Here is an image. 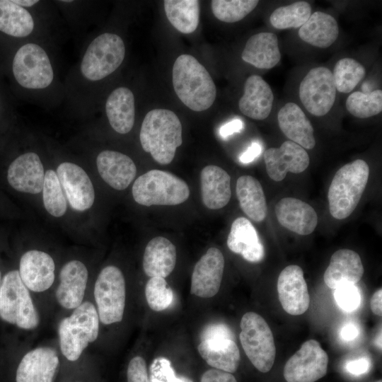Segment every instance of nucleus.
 <instances>
[{
	"label": "nucleus",
	"mask_w": 382,
	"mask_h": 382,
	"mask_svg": "<svg viewBox=\"0 0 382 382\" xmlns=\"http://www.w3.org/2000/svg\"><path fill=\"white\" fill-rule=\"evenodd\" d=\"M347 110L358 118H368L382 111V91L377 89L364 93L355 91L351 93L345 103Z\"/></svg>",
	"instance_id": "obj_39"
},
{
	"label": "nucleus",
	"mask_w": 382,
	"mask_h": 382,
	"mask_svg": "<svg viewBox=\"0 0 382 382\" xmlns=\"http://www.w3.org/2000/svg\"><path fill=\"white\" fill-rule=\"evenodd\" d=\"M240 327L239 339L246 356L258 371L268 372L276 357V347L270 326L259 314L247 312L241 318Z\"/></svg>",
	"instance_id": "obj_7"
},
{
	"label": "nucleus",
	"mask_w": 382,
	"mask_h": 382,
	"mask_svg": "<svg viewBox=\"0 0 382 382\" xmlns=\"http://www.w3.org/2000/svg\"><path fill=\"white\" fill-rule=\"evenodd\" d=\"M202 200L209 209L224 207L231 196V178L228 173L219 166L209 165L201 172Z\"/></svg>",
	"instance_id": "obj_27"
},
{
	"label": "nucleus",
	"mask_w": 382,
	"mask_h": 382,
	"mask_svg": "<svg viewBox=\"0 0 382 382\" xmlns=\"http://www.w3.org/2000/svg\"><path fill=\"white\" fill-rule=\"evenodd\" d=\"M139 139L144 151L156 162L169 164L183 143L181 122L170 110H151L144 118Z\"/></svg>",
	"instance_id": "obj_2"
},
{
	"label": "nucleus",
	"mask_w": 382,
	"mask_h": 382,
	"mask_svg": "<svg viewBox=\"0 0 382 382\" xmlns=\"http://www.w3.org/2000/svg\"><path fill=\"white\" fill-rule=\"evenodd\" d=\"M42 199L45 209L52 216H63L67 208L66 196L57 173L48 170L45 173L42 187Z\"/></svg>",
	"instance_id": "obj_38"
},
{
	"label": "nucleus",
	"mask_w": 382,
	"mask_h": 382,
	"mask_svg": "<svg viewBox=\"0 0 382 382\" xmlns=\"http://www.w3.org/2000/svg\"><path fill=\"white\" fill-rule=\"evenodd\" d=\"M279 127L291 141L304 149L316 145L313 126L300 107L294 103H286L277 114Z\"/></svg>",
	"instance_id": "obj_26"
},
{
	"label": "nucleus",
	"mask_w": 382,
	"mask_h": 382,
	"mask_svg": "<svg viewBox=\"0 0 382 382\" xmlns=\"http://www.w3.org/2000/svg\"><path fill=\"white\" fill-rule=\"evenodd\" d=\"M150 382H193L190 378L178 376L171 362L166 357L154 359L149 367Z\"/></svg>",
	"instance_id": "obj_42"
},
{
	"label": "nucleus",
	"mask_w": 382,
	"mask_h": 382,
	"mask_svg": "<svg viewBox=\"0 0 382 382\" xmlns=\"http://www.w3.org/2000/svg\"><path fill=\"white\" fill-rule=\"evenodd\" d=\"M256 0H213L211 3L214 16L226 23L242 20L258 4Z\"/></svg>",
	"instance_id": "obj_40"
},
{
	"label": "nucleus",
	"mask_w": 382,
	"mask_h": 382,
	"mask_svg": "<svg viewBox=\"0 0 382 382\" xmlns=\"http://www.w3.org/2000/svg\"><path fill=\"white\" fill-rule=\"evenodd\" d=\"M339 27L330 14L316 11L300 27L299 37L305 42L319 48H328L337 40Z\"/></svg>",
	"instance_id": "obj_32"
},
{
	"label": "nucleus",
	"mask_w": 382,
	"mask_h": 382,
	"mask_svg": "<svg viewBox=\"0 0 382 382\" xmlns=\"http://www.w3.org/2000/svg\"><path fill=\"white\" fill-rule=\"evenodd\" d=\"M364 274V267L359 254L349 249H340L330 257L323 279L335 289L344 284H355Z\"/></svg>",
	"instance_id": "obj_23"
},
{
	"label": "nucleus",
	"mask_w": 382,
	"mask_h": 382,
	"mask_svg": "<svg viewBox=\"0 0 382 382\" xmlns=\"http://www.w3.org/2000/svg\"><path fill=\"white\" fill-rule=\"evenodd\" d=\"M328 356L316 340L303 342L286 361L283 375L287 382H315L328 371Z\"/></svg>",
	"instance_id": "obj_12"
},
{
	"label": "nucleus",
	"mask_w": 382,
	"mask_h": 382,
	"mask_svg": "<svg viewBox=\"0 0 382 382\" xmlns=\"http://www.w3.org/2000/svg\"><path fill=\"white\" fill-rule=\"evenodd\" d=\"M277 221L285 228L301 236L313 232L318 224L315 209L308 203L294 197H284L275 205Z\"/></svg>",
	"instance_id": "obj_21"
},
{
	"label": "nucleus",
	"mask_w": 382,
	"mask_h": 382,
	"mask_svg": "<svg viewBox=\"0 0 382 382\" xmlns=\"http://www.w3.org/2000/svg\"><path fill=\"white\" fill-rule=\"evenodd\" d=\"M0 318L26 330H34L39 325L37 310L18 270L7 272L1 280Z\"/></svg>",
	"instance_id": "obj_6"
},
{
	"label": "nucleus",
	"mask_w": 382,
	"mask_h": 382,
	"mask_svg": "<svg viewBox=\"0 0 382 382\" xmlns=\"http://www.w3.org/2000/svg\"><path fill=\"white\" fill-rule=\"evenodd\" d=\"M132 196L141 205H177L190 196L187 184L166 171L151 170L140 175L132 185Z\"/></svg>",
	"instance_id": "obj_5"
},
{
	"label": "nucleus",
	"mask_w": 382,
	"mask_h": 382,
	"mask_svg": "<svg viewBox=\"0 0 382 382\" xmlns=\"http://www.w3.org/2000/svg\"><path fill=\"white\" fill-rule=\"evenodd\" d=\"M127 382H150L146 361L140 356L134 357L129 362L127 369Z\"/></svg>",
	"instance_id": "obj_44"
},
{
	"label": "nucleus",
	"mask_w": 382,
	"mask_h": 382,
	"mask_svg": "<svg viewBox=\"0 0 382 382\" xmlns=\"http://www.w3.org/2000/svg\"><path fill=\"white\" fill-rule=\"evenodd\" d=\"M244 127L243 122L240 119H234L221 127L219 134L226 139L234 133L240 132Z\"/></svg>",
	"instance_id": "obj_49"
},
{
	"label": "nucleus",
	"mask_w": 382,
	"mask_h": 382,
	"mask_svg": "<svg viewBox=\"0 0 382 382\" xmlns=\"http://www.w3.org/2000/svg\"><path fill=\"white\" fill-rule=\"evenodd\" d=\"M93 295L100 321L104 325L120 322L126 301V286L122 271L114 265L104 267L96 279Z\"/></svg>",
	"instance_id": "obj_9"
},
{
	"label": "nucleus",
	"mask_w": 382,
	"mask_h": 382,
	"mask_svg": "<svg viewBox=\"0 0 382 382\" xmlns=\"http://www.w3.org/2000/svg\"><path fill=\"white\" fill-rule=\"evenodd\" d=\"M57 174L70 206L79 212L90 209L95 192L85 170L75 163L64 162L57 167Z\"/></svg>",
	"instance_id": "obj_16"
},
{
	"label": "nucleus",
	"mask_w": 382,
	"mask_h": 382,
	"mask_svg": "<svg viewBox=\"0 0 382 382\" xmlns=\"http://www.w3.org/2000/svg\"><path fill=\"white\" fill-rule=\"evenodd\" d=\"M173 85L181 102L193 111L200 112L214 103L216 88L205 67L193 56L180 55L173 66Z\"/></svg>",
	"instance_id": "obj_1"
},
{
	"label": "nucleus",
	"mask_w": 382,
	"mask_h": 382,
	"mask_svg": "<svg viewBox=\"0 0 382 382\" xmlns=\"http://www.w3.org/2000/svg\"><path fill=\"white\" fill-rule=\"evenodd\" d=\"M13 2L16 4L24 8V7H30L37 3V0H13Z\"/></svg>",
	"instance_id": "obj_52"
},
{
	"label": "nucleus",
	"mask_w": 382,
	"mask_h": 382,
	"mask_svg": "<svg viewBox=\"0 0 382 382\" xmlns=\"http://www.w3.org/2000/svg\"><path fill=\"white\" fill-rule=\"evenodd\" d=\"M311 15L309 3L300 1L276 8L270 15L272 25L279 30L302 26Z\"/></svg>",
	"instance_id": "obj_36"
},
{
	"label": "nucleus",
	"mask_w": 382,
	"mask_h": 382,
	"mask_svg": "<svg viewBox=\"0 0 382 382\" xmlns=\"http://www.w3.org/2000/svg\"><path fill=\"white\" fill-rule=\"evenodd\" d=\"M31 14L13 1L0 0V31L6 35L23 37L34 29Z\"/></svg>",
	"instance_id": "obj_34"
},
{
	"label": "nucleus",
	"mask_w": 382,
	"mask_h": 382,
	"mask_svg": "<svg viewBox=\"0 0 382 382\" xmlns=\"http://www.w3.org/2000/svg\"><path fill=\"white\" fill-rule=\"evenodd\" d=\"M334 298L338 306L347 312H352L361 303V294L355 284H344L335 289Z\"/></svg>",
	"instance_id": "obj_43"
},
{
	"label": "nucleus",
	"mask_w": 382,
	"mask_h": 382,
	"mask_svg": "<svg viewBox=\"0 0 382 382\" xmlns=\"http://www.w3.org/2000/svg\"><path fill=\"white\" fill-rule=\"evenodd\" d=\"M88 277L86 267L79 260H70L63 265L55 294L60 306L74 310L83 303Z\"/></svg>",
	"instance_id": "obj_19"
},
{
	"label": "nucleus",
	"mask_w": 382,
	"mask_h": 382,
	"mask_svg": "<svg viewBox=\"0 0 382 382\" xmlns=\"http://www.w3.org/2000/svg\"><path fill=\"white\" fill-rule=\"evenodd\" d=\"M105 112L112 128L120 134L131 131L134 123L135 108L133 93L126 87L115 89L105 103Z\"/></svg>",
	"instance_id": "obj_31"
},
{
	"label": "nucleus",
	"mask_w": 382,
	"mask_h": 382,
	"mask_svg": "<svg viewBox=\"0 0 382 382\" xmlns=\"http://www.w3.org/2000/svg\"><path fill=\"white\" fill-rule=\"evenodd\" d=\"M277 292L283 309L292 316L304 313L310 305V295L303 276L299 265L286 266L280 272L277 279Z\"/></svg>",
	"instance_id": "obj_13"
},
{
	"label": "nucleus",
	"mask_w": 382,
	"mask_h": 382,
	"mask_svg": "<svg viewBox=\"0 0 382 382\" xmlns=\"http://www.w3.org/2000/svg\"><path fill=\"white\" fill-rule=\"evenodd\" d=\"M145 296L151 309L161 311L170 306L174 295L165 278L154 277H151L146 284Z\"/></svg>",
	"instance_id": "obj_41"
},
{
	"label": "nucleus",
	"mask_w": 382,
	"mask_h": 382,
	"mask_svg": "<svg viewBox=\"0 0 382 382\" xmlns=\"http://www.w3.org/2000/svg\"><path fill=\"white\" fill-rule=\"evenodd\" d=\"M230 250L250 262H259L265 255V248L252 223L245 217L236 219L227 238Z\"/></svg>",
	"instance_id": "obj_25"
},
{
	"label": "nucleus",
	"mask_w": 382,
	"mask_h": 382,
	"mask_svg": "<svg viewBox=\"0 0 382 382\" xmlns=\"http://www.w3.org/2000/svg\"><path fill=\"white\" fill-rule=\"evenodd\" d=\"M381 382V381H380Z\"/></svg>",
	"instance_id": "obj_54"
},
{
	"label": "nucleus",
	"mask_w": 382,
	"mask_h": 382,
	"mask_svg": "<svg viewBox=\"0 0 382 382\" xmlns=\"http://www.w3.org/2000/svg\"><path fill=\"white\" fill-rule=\"evenodd\" d=\"M236 192L243 212L252 220L262 221L267 207L260 183L251 175H242L237 180Z\"/></svg>",
	"instance_id": "obj_33"
},
{
	"label": "nucleus",
	"mask_w": 382,
	"mask_h": 382,
	"mask_svg": "<svg viewBox=\"0 0 382 382\" xmlns=\"http://www.w3.org/2000/svg\"><path fill=\"white\" fill-rule=\"evenodd\" d=\"M54 270V262L48 253L30 250L21 256L18 272L25 286L33 292L40 293L52 285Z\"/></svg>",
	"instance_id": "obj_18"
},
{
	"label": "nucleus",
	"mask_w": 382,
	"mask_h": 382,
	"mask_svg": "<svg viewBox=\"0 0 382 382\" xmlns=\"http://www.w3.org/2000/svg\"><path fill=\"white\" fill-rule=\"evenodd\" d=\"M200 382H237V381L231 373L211 369L202 374Z\"/></svg>",
	"instance_id": "obj_46"
},
{
	"label": "nucleus",
	"mask_w": 382,
	"mask_h": 382,
	"mask_svg": "<svg viewBox=\"0 0 382 382\" xmlns=\"http://www.w3.org/2000/svg\"><path fill=\"white\" fill-rule=\"evenodd\" d=\"M262 153V146L258 142H253L239 156V161L246 164L253 162Z\"/></svg>",
	"instance_id": "obj_48"
},
{
	"label": "nucleus",
	"mask_w": 382,
	"mask_h": 382,
	"mask_svg": "<svg viewBox=\"0 0 382 382\" xmlns=\"http://www.w3.org/2000/svg\"><path fill=\"white\" fill-rule=\"evenodd\" d=\"M45 172L39 156L28 152L17 157L9 166L7 179L16 190L37 194L42 190Z\"/></svg>",
	"instance_id": "obj_20"
},
{
	"label": "nucleus",
	"mask_w": 382,
	"mask_h": 382,
	"mask_svg": "<svg viewBox=\"0 0 382 382\" xmlns=\"http://www.w3.org/2000/svg\"><path fill=\"white\" fill-rule=\"evenodd\" d=\"M359 334V330L354 324L345 325L340 331L341 337L346 341L354 340Z\"/></svg>",
	"instance_id": "obj_51"
},
{
	"label": "nucleus",
	"mask_w": 382,
	"mask_h": 382,
	"mask_svg": "<svg viewBox=\"0 0 382 382\" xmlns=\"http://www.w3.org/2000/svg\"><path fill=\"white\" fill-rule=\"evenodd\" d=\"M241 58L257 69L273 68L281 59L277 35L270 32L253 35L246 42Z\"/></svg>",
	"instance_id": "obj_28"
},
{
	"label": "nucleus",
	"mask_w": 382,
	"mask_h": 382,
	"mask_svg": "<svg viewBox=\"0 0 382 382\" xmlns=\"http://www.w3.org/2000/svg\"><path fill=\"white\" fill-rule=\"evenodd\" d=\"M197 349L201 357L214 369L232 374L238 368L240 351L233 340H201Z\"/></svg>",
	"instance_id": "obj_30"
},
{
	"label": "nucleus",
	"mask_w": 382,
	"mask_h": 382,
	"mask_svg": "<svg viewBox=\"0 0 382 382\" xmlns=\"http://www.w3.org/2000/svg\"><path fill=\"white\" fill-rule=\"evenodd\" d=\"M211 339H231L234 340L232 330L226 324L212 323L206 326L201 334V340Z\"/></svg>",
	"instance_id": "obj_45"
},
{
	"label": "nucleus",
	"mask_w": 382,
	"mask_h": 382,
	"mask_svg": "<svg viewBox=\"0 0 382 382\" xmlns=\"http://www.w3.org/2000/svg\"><path fill=\"white\" fill-rule=\"evenodd\" d=\"M96 164L103 180L117 190L126 189L137 173V167L132 158L118 151H101L97 156Z\"/></svg>",
	"instance_id": "obj_22"
},
{
	"label": "nucleus",
	"mask_w": 382,
	"mask_h": 382,
	"mask_svg": "<svg viewBox=\"0 0 382 382\" xmlns=\"http://www.w3.org/2000/svg\"><path fill=\"white\" fill-rule=\"evenodd\" d=\"M299 98L305 108L313 115H325L332 108L336 88L332 71L327 67L311 69L299 85Z\"/></svg>",
	"instance_id": "obj_11"
},
{
	"label": "nucleus",
	"mask_w": 382,
	"mask_h": 382,
	"mask_svg": "<svg viewBox=\"0 0 382 382\" xmlns=\"http://www.w3.org/2000/svg\"><path fill=\"white\" fill-rule=\"evenodd\" d=\"M99 317L96 306L83 302L71 314L61 320L58 335L61 352L70 361H77L89 343L98 338Z\"/></svg>",
	"instance_id": "obj_4"
},
{
	"label": "nucleus",
	"mask_w": 382,
	"mask_h": 382,
	"mask_svg": "<svg viewBox=\"0 0 382 382\" xmlns=\"http://www.w3.org/2000/svg\"><path fill=\"white\" fill-rule=\"evenodd\" d=\"M1 272H0V289H1Z\"/></svg>",
	"instance_id": "obj_53"
},
{
	"label": "nucleus",
	"mask_w": 382,
	"mask_h": 382,
	"mask_svg": "<svg viewBox=\"0 0 382 382\" xmlns=\"http://www.w3.org/2000/svg\"><path fill=\"white\" fill-rule=\"evenodd\" d=\"M175 246L166 238L157 236L146 245L143 256L144 273L150 277H168L176 263Z\"/></svg>",
	"instance_id": "obj_29"
},
{
	"label": "nucleus",
	"mask_w": 382,
	"mask_h": 382,
	"mask_svg": "<svg viewBox=\"0 0 382 382\" xmlns=\"http://www.w3.org/2000/svg\"><path fill=\"white\" fill-rule=\"evenodd\" d=\"M225 261L216 248L208 249L195 264L191 277L190 293L201 298H211L219 291Z\"/></svg>",
	"instance_id": "obj_15"
},
{
	"label": "nucleus",
	"mask_w": 382,
	"mask_h": 382,
	"mask_svg": "<svg viewBox=\"0 0 382 382\" xmlns=\"http://www.w3.org/2000/svg\"><path fill=\"white\" fill-rule=\"evenodd\" d=\"M163 6L170 24L185 34L193 33L199 21L200 5L197 0H165Z\"/></svg>",
	"instance_id": "obj_35"
},
{
	"label": "nucleus",
	"mask_w": 382,
	"mask_h": 382,
	"mask_svg": "<svg viewBox=\"0 0 382 382\" xmlns=\"http://www.w3.org/2000/svg\"><path fill=\"white\" fill-rule=\"evenodd\" d=\"M371 308L372 312L378 316H381L382 314V289H378L371 299Z\"/></svg>",
	"instance_id": "obj_50"
},
{
	"label": "nucleus",
	"mask_w": 382,
	"mask_h": 382,
	"mask_svg": "<svg viewBox=\"0 0 382 382\" xmlns=\"http://www.w3.org/2000/svg\"><path fill=\"white\" fill-rule=\"evenodd\" d=\"M332 73L336 91L348 93L364 77L366 70L364 66L356 59L342 58L336 62Z\"/></svg>",
	"instance_id": "obj_37"
},
{
	"label": "nucleus",
	"mask_w": 382,
	"mask_h": 382,
	"mask_svg": "<svg viewBox=\"0 0 382 382\" xmlns=\"http://www.w3.org/2000/svg\"><path fill=\"white\" fill-rule=\"evenodd\" d=\"M369 362L366 358L349 361L346 364L347 371L355 376H359L368 371Z\"/></svg>",
	"instance_id": "obj_47"
},
{
	"label": "nucleus",
	"mask_w": 382,
	"mask_h": 382,
	"mask_svg": "<svg viewBox=\"0 0 382 382\" xmlns=\"http://www.w3.org/2000/svg\"><path fill=\"white\" fill-rule=\"evenodd\" d=\"M125 56L122 38L116 34L103 33L88 45L81 63V74L90 81L101 80L121 65Z\"/></svg>",
	"instance_id": "obj_8"
},
{
	"label": "nucleus",
	"mask_w": 382,
	"mask_h": 382,
	"mask_svg": "<svg viewBox=\"0 0 382 382\" xmlns=\"http://www.w3.org/2000/svg\"><path fill=\"white\" fill-rule=\"evenodd\" d=\"M59 366L56 349L50 347L35 348L21 359L16 371V382H54Z\"/></svg>",
	"instance_id": "obj_17"
},
{
	"label": "nucleus",
	"mask_w": 382,
	"mask_h": 382,
	"mask_svg": "<svg viewBox=\"0 0 382 382\" xmlns=\"http://www.w3.org/2000/svg\"><path fill=\"white\" fill-rule=\"evenodd\" d=\"M274 96L270 85L260 76H249L244 84V92L238 102L241 112L257 120L266 119L272 110Z\"/></svg>",
	"instance_id": "obj_24"
},
{
	"label": "nucleus",
	"mask_w": 382,
	"mask_h": 382,
	"mask_svg": "<svg viewBox=\"0 0 382 382\" xmlns=\"http://www.w3.org/2000/svg\"><path fill=\"white\" fill-rule=\"evenodd\" d=\"M264 161L269 177L276 182L283 180L288 172H303L310 163L306 149L290 140L285 141L279 148L267 149Z\"/></svg>",
	"instance_id": "obj_14"
},
{
	"label": "nucleus",
	"mask_w": 382,
	"mask_h": 382,
	"mask_svg": "<svg viewBox=\"0 0 382 382\" xmlns=\"http://www.w3.org/2000/svg\"><path fill=\"white\" fill-rule=\"evenodd\" d=\"M13 73L17 82L28 89H42L53 81V69L45 50L35 43H27L16 52Z\"/></svg>",
	"instance_id": "obj_10"
},
{
	"label": "nucleus",
	"mask_w": 382,
	"mask_h": 382,
	"mask_svg": "<svg viewBox=\"0 0 382 382\" xmlns=\"http://www.w3.org/2000/svg\"><path fill=\"white\" fill-rule=\"evenodd\" d=\"M369 167L357 159L341 167L335 174L328 192L329 211L336 219L348 217L358 205L366 188Z\"/></svg>",
	"instance_id": "obj_3"
}]
</instances>
